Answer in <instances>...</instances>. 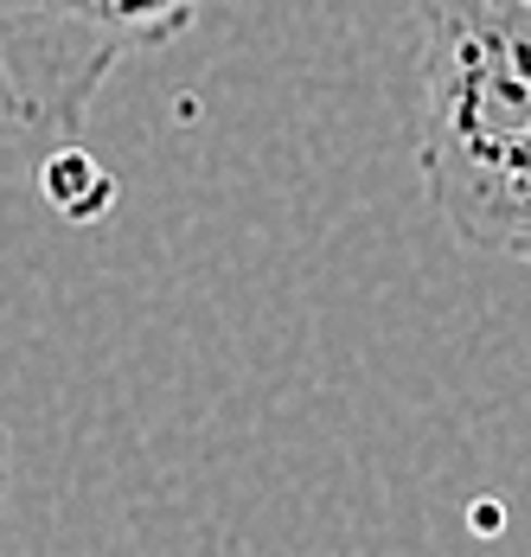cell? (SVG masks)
Returning a JSON list of instances; mask_svg holds the SVG:
<instances>
[{
  "label": "cell",
  "instance_id": "2",
  "mask_svg": "<svg viewBox=\"0 0 531 557\" xmlns=\"http://www.w3.org/2000/svg\"><path fill=\"white\" fill-rule=\"evenodd\" d=\"M199 13L206 0H0V128L77 135L109 77Z\"/></svg>",
  "mask_w": 531,
  "mask_h": 557
},
{
  "label": "cell",
  "instance_id": "4",
  "mask_svg": "<svg viewBox=\"0 0 531 557\" xmlns=\"http://www.w3.org/2000/svg\"><path fill=\"white\" fill-rule=\"evenodd\" d=\"M7 474H13V443H7V423H0V500H7Z\"/></svg>",
  "mask_w": 531,
  "mask_h": 557
},
{
  "label": "cell",
  "instance_id": "1",
  "mask_svg": "<svg viewBox=\"0 0 531 557\" xmlns=\"http://www.w3.org/2000/svg\"><path fill=\"white\" fill-rule=\"evenodd\" d=\"M417 173L461 250L531 263V0H423Z\"/></svg>",
  "mask_w": 531,
  "mask_h": 557
},
{
  "label": "cell",
  "instance_id": "3",
  "mask_svg": "<svg viewBox=\"0 0 531 557\" xmlns=\"http://www.w3.org/2000/svg\"><path fill=\"white\" fill-rule=\"evenodd\" d=\"M46 199H52L64 219H97L109 199H115V180L84 148H64V154L46 161Z\"/></svg>",
  "mask_w": 531,
  "mask_h": 557
}]
</instances>
